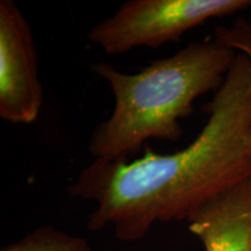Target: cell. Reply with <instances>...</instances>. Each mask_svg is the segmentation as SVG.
Wrapping results in <instances>:
<instances>
[{
  "label": "cell",
  "mask_w": 251,
  "mask_h": 251,
  "mask_svg": "<svg viewBox=\"0 0 251 251\" xmlns=\"http://www.w3.org/2000/svg\"><path fill=\"white\" fill-rule=\"evenodd\" d=\"M207 121L192 143L171 153L144 147L133 162L94 159L68 187L92 201L90 231L113 229L136 242L158 222L181 221L251 177V59L237 52L225 81L203 108Z\"/></svg>",
  "instance_id": "obj_1"
},
{
  "label": "cell",
  "mask_w": 251,
  "mask_h": 251,
  "mask_svg": "<svg viewBox=\"0 0 251 251\" xmlns=\"http://www.w3.org/2000/svg\"><path fill=\"white\" fill-rule=\"evenodd\" d=\"M236 54L213 40L190 43L134 75L105 62L93 64L92 70L111 87L114 108L91 134V155L106 162L128 161L148 140L179 141L180 120L192 114L200 96L221 87Z\"/></svg>",
  "instance_id": "obj_2"
},
{
  "label": "cell",
  "mask_w": 251,
  "mask_h": 251,
  "mask_svg": "<svg viewBox=\"0 0 251 251\" xmlns=\"http://www.w3.org/2000/svg\"><path fill=\"white\" fill-rule=\"evenodd\" d=\"M250 0H131L91 28L87 39L109 56L139 47L178 42L188 30L213 18L237 13Z\"/></svg>",
  "instance_id": "obj_3"
},
{
  "label": "cell",
  "mask_w": 251,
  "mask_h": 251,
  "mask_svg": "<svg viewBox=\"0 0 251 251\" xmlns=\"http://www.w3.org/2000/svg\"><path fill=\"white\" fill-rule=\"evenodd\" d=\"M43 105L33 31L13 0L0 1V118L30 125Z\"/></svg>",
  "instance_id": "obj_4"
},
{
  "label": "cell",
  "mask_w": 251,
  "mask_h": 251,
  "mask_svg": "<svg viewBox=\"0 0 251 251\" xmlns=\"http://www.w3.org/2000/svg\"><path fill=\"white\" fill-rule=\"evenodd\" d=\"M187 222L205 251H251V177L203 203Z\"/></svg>",
  "instance_id": "obj_5"
},
{
  "label": "cell",
  "mask_w": 251,
  "mask_h": 251,
  "mask_svg": "<svg viewBox=\"0 0 251 251\" xmlns=\"http://www.w3.org/2000/svg\"><path fill=\"white\" fill-rule=\"evenodd\" d=\"M0 251H92L85 238L45 226L39 227Z\"/></svg>",
  "instance_id": "obj_6"
},
{
  "label": "cell",
  "mask_w": 251,
  "mask_h": 251,
  "mask_svg": "<svg viewBox=\"0 0 251 251\" xmlns=\"http://www.w3.org/2000/svg\"><path fill=\"white\" fill-rule=\"evenodd\" d=\"M214 41L235 51L242 52L251 59V21L238 17L231 26H216Z\"/></svg>",
  "instance_id": "obj_7"
}]
</instances>
